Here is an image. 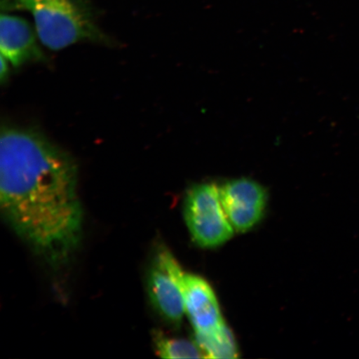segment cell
<instances>
[{"instance_id": "cell-5", "label": "cell", "mask_w": 359, "mask_h": 359, "mask_svg": "<svg viewBox=\"0 0 359 359\" xmlns=\"http://www.w3.org/2000/svg\"><path fill=\"white\" fill-rule=\"evenodd\" d=\"M224 212L238 232L252 229L262 218L266 210V189L253 180H231L219 187Z\"/></svg>"}, {"instance_id": "cell-8", "label": "cell", "mask_w": 359, "mask_h": 359, "mask_svg": "<svg viewBox=\"0 0 359 359\" xmlns=\"http://www.w3.org/2000/svg\"><path fill=\"white\" fill-rule=\"evenodd\" d=\"M194 341L204 357L214 359L238 358V348L234 336L224 324L205 332H195Z\"/></svg>"}, {"instance_id": "cell-10", "label": "cell", "mask_w": 359, "mask_h": 359, "mask_svg": "<svg viewBox=\"0 0 359 359\" xmlns=\"http://www.w3.org/2000/svg\"><path fill=\"white\" fill-rule=\"evenodd\" d=\"M11 62L6 60V57L1 55L0 57V80L1 83L6 82L10 74V65Z\"/></svg>"}, {"instance_id": "cell-2", "label": "cell", "mask_w": 359, "mask_h": 359, "mask_svg": "<svg viewBox=\"0 0 359 359\" xmlns=\"http://www.w3.org/2000/svg\"><path fill=\"white\" fill-rule=\"evenodd\" d=\"M1 7L30 13L39 41L53 51L83 41L111 42L97 25L87 0H1Z\"/></svg>"}, {"instance_id": "cell-7", "label": "cell", "mask_w": 359, "mask_h": 359, "mask_svg": "<svg viewBox=\"0 0 359 359\" xmlns=\"http://www.w3.org/2000/svg\"><path fill=\"white\" fill-rule=\"evenodd\" d=\"M148 294L156 311L169 324L181 325L185 306L181 289L157 253L147 278Z\"/></svg>"}, {"instance_id": "cell-1", "label": "cell", "mask_w": 359, "mask_h": 359, "mask_svg": "<svg viewBox=\"0 0 359 359\" xmlns=\"http://www.w3.org/2000/svg\"><path fill=\"white\" fill-rule=\"evenodd\" d=\"M77 188V165L69 154L37 133L2 128V213L48 262H65L79 245L83 213Z\"/></svg>"}, {"instance_id": "cell-6", "label": "cell", "mask_w": 359, "mask_h": 359, "mask_svg": "<svg viewBox=\"0 0 359 359\" xmlns=\"http://www.w3.org/2000/svg\"><path fill=\"white\" fill-rule=\"evenodd\" d=\"M37 38L36 30L22 18L4 13L0 18V53L12 66L44 60Z\"/></svg>"}, {"instance_id": "cell-9", "label": "cell", "mask_w": 359, "mask_h": 359, "mask_svg": "<svg viewBox=\"0 0 359 359\" xmlns=\"http://www.w3.org/2000/svg\"><path fill=\"white\" fill-rule=\"evenodd\" d=\"M155 352L163 358H205L195 341L169 338L160 330L152 333Z\"/></svg>"}, {"instance_id": "cell-3", "label": "cell", "mask_w": 359, "mask_h": 359, "mask_svg": "<svg viewBox=\"0 0 359 359\" xmlns=\"http://www.w3.org/2000/svg\"><path fill=\"white\" fill-rule=\"evenodd\" d=\"M184 217L193 241L204 248H214L231 239L235 229L223 208L219 187L202 183L188 191Z\"/></svg>"}, {"instance_id": "cell-4", "label": "cell", "mask_w": 359, "mask_h": 359, "mask_svg": "<svg viewBox=\"0 0 359 359\" xmlns=\"http://www.w3.org/2000/svg\"><path fill=\"white\" fill-rule=\"evenodd\" d=\"M165 266L181 289L185 312L195 332L215 329L224 323L214 291L201 277L183 271L167 249L158 251Z\"/></svg>"}]
</instances>
